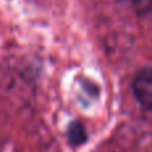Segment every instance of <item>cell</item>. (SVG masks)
Listing matches in <instances>:
<instances>
[{
	"label": "cell",
	"instance_id": "obj_1",
	"mask_svg": "<svg viewBox=\"0 0 152 152\" xmlns=\"http://www.w3.org/2000/svg\"><path fill=\"white\" fill-rule=\"evenodd\" d=\"M132 92L140 107L152 112V67H145L136 74L132 81Z\"/></svg>",
	"mask_w": 152,
	"mask_h": 152
},
{
	"label": "cell",
	"instance_id": "obj_2",
	"mask_svg": "<svg viewBox=\"0 0 152 152\" xmlns=\"http://www.w3.org/2000/svg\"><path fill=\"white\" fill-rule=\"evenodd\" d=\"M67 140L72 147H80V145L86 144L88 140V135L84 128V126L79 121H71L67 127Z\"/></svg>",
	"mask_w": 152,
	"mask_h": 152
}]
</instances>
